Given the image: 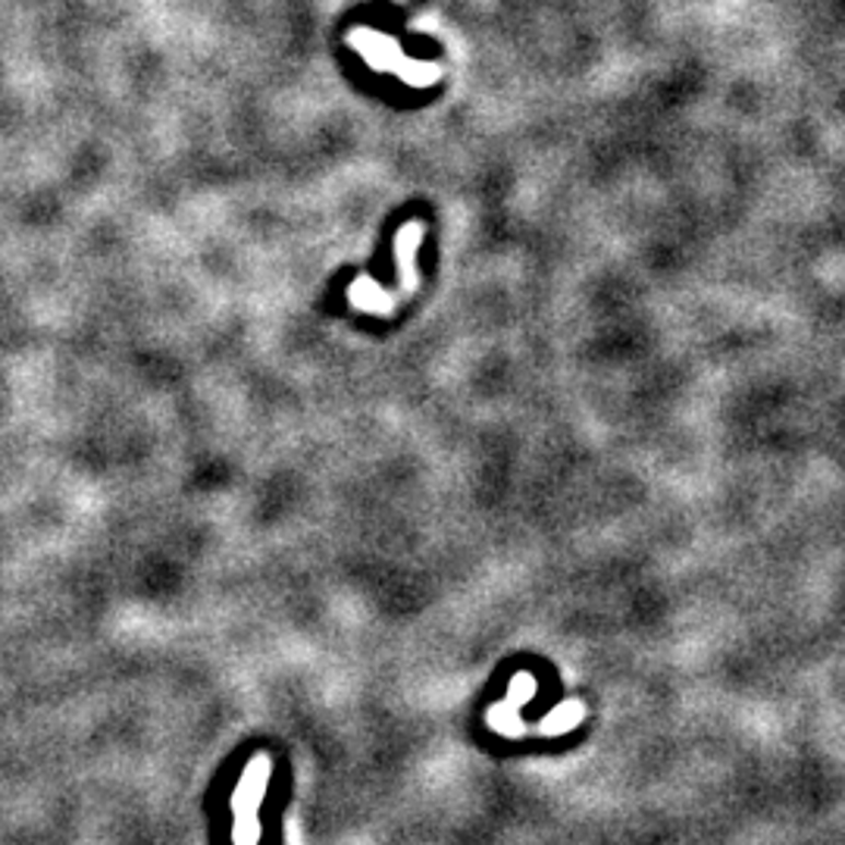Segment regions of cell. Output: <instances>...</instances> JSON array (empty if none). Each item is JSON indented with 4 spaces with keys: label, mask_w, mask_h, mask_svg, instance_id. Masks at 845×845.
Here are the masks:
<instances>
[{
    "label": "cell",
    "mask_w": 845,
    "mask_h": 845,
    "mask_svg": "<svg viewBox=\"0 0 845 845\" xmlns=\"http://www.w3.org/2000/svg\"><path fill=\"white\" fill-rule=\"evenodd\" d=\"M348 42H351V47L364 57L369 67L379 69V72H395V75L404 79L408 85L426 89V85L438 82V75H442V69L433 67V63H413V60H408L395 38H386V35H379V32H373V28H354V32L348 35Z\"/></svg>",
    "instance_id": "cell-1"
},
{
    "label": "cell",
    "mask_w": 845,
    "mask_h": 845,
    "mask_svg": "<svg viewBox=\"0 0 845 845\" xmlns=\"http://www.w3.org/2000/svg\"><path fill=\"white\" fill-rule=\"evenodd\" d=\"M270 777H273V761L267 754L251 758V764L245 767L242 783L232 796V814H235L232 840L235 845H257L260 840V801L267 796Z\"/></svg>",
    "instance_id": "cell-2"
},
{
    "label": "cell",
    "mask_w": 845,
    "mask_h": 845,
    "mask_svg": "<svg viewBox=\"0 0 845 845\" xmlns=\"http://www.w3.org/2000/svg\"><path fill=\"white\" fill-rule=\"evenodd\" d=\"M576 717H579V705H571V708H567V714H564V708L554 711V714H551V717H549V727H545V732L567 730V727H571Z\"/></svg>",
    "instance_id": "cell-3"
}]
</instances>
